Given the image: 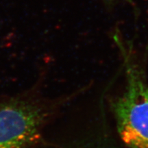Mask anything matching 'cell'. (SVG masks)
I'll use <instances>...</instances> for the list:
<instances>
[{"label":"cell","instance_id":"7a4b0ae2","mask_svg":"<svg viewBox=\"0 0 148 148\" xmlns=\"http://www.w3.org/2000/svg\"><path fill=\"white\" fill-rule=\"evenodd\" d=\"M44 108L27 99L0 103V148H29L40 139Z\"/></svg>","mask_w":148,"mask_h":148},{"label":"cell","instance_id":"6da1fadb","mask_svg":"<svg viewBox=\"0 0 148 148\" xmlns=\"http://www.w3.org/2000/svg\"><path fill=\"white\" fill-rule=\"evenodd\" d=\"M114 39L123 56L126 86L112 104L120 138L130 148H148V84L130 48L117 34Z\"/></svg>","mask_w":148,"mask_h":148}]
</instances>
